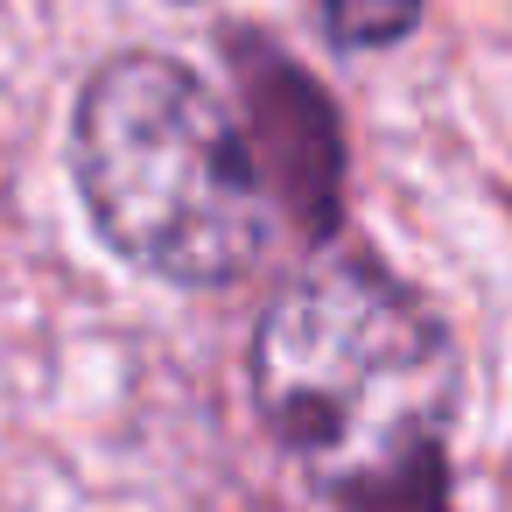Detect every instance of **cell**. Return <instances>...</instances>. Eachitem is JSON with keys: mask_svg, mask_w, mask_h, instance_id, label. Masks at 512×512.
<instances>
[{"mask_svg": "<svg viewBox=\"0 0 512 512\" xmlns=\"http://www.w3.org/2000/svg\"><path fill=\"white\" fill-rule=\"evenodd\" d=\"M253 393L316 484L372 498L435 463L456 414V358L414 295L365 267H330L267 309Z\"/></svg>", "mask_w": 512, "mask_h": 512, "instance_id": "obj_1", "label": "cell"}, {"mask_svg": "<svg viewBox=\"0 0 512 512\" xmlns=\"http://www.w3.org/2000/svg\"><path fill=\"white\" fill-rule=\"evenodd\" d=\"M78 183L106 239L162 281H232L267 246V190L232 113L169 57H120L78 113Z\"/></svg>", "mask_w": 512, "mask_h": 512, "instance_id": "obj_2", "label": "cell"}, {"mask_svg": "<svg viewBox=\"0 0 512 512\" xmlns=\"http://www.w3.org/2000/svg\"><path fill=\"white\" fill-rule=\"evenodd\" d=\"M323 8H330V36L337 43L372 50V43H393V36L414 29L421 0H323Z\"/></svg>", "mask_w": 512, "mask_h": 512, "instance_id": "obj_3", "label": "cell"}]
</instances>
